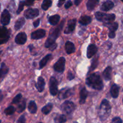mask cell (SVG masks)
I'll return each mask as SVG.
<instances>
[{
  "label": "cell",
  "mask_w": 123,
  "mask_h": 123,
  "mask_svg": "<svg viewBox=\"0 0 123 123\" xmlns=\"http://www.w3.org/2000/svg\"><path fill=\"white\" fill-rule=\"evenodd\" d=\"M65 1H66V0H59L58 3V6L59 7L62 6V5L64 3Z\"/></svg>",
  "instance_id": "obj_45"
},
{
  "label": "cell",
  "mask_w": 123,
  "mask_h": 123,
  "mask_svg": "<svg viewBox=\"0 0 123 123\" xmlns=\"http://www.w3.org/2000/svg\"><path fill=\"white\" fill-rule=\"evenodd\" d=\"M67 78H68V80H73V79L74 78V76L73 75V73H72V72H71L70 70L68 71V73H67Z\"/></svg>",
  "instance_id": "obj_40"
},
{
  "label": "cell",
  "mask_w": 123,
  "mask_h": 123,
  "mask_svg": "<svg viewBox=\"0 0 123 123\" xmlns=\"http://www.w3.org/2000/svg\"><path fill=\"white\" fill-rule=\"evenodd\" d=\"M119 91H120V87L117 84H114L112 85L111 88V94L113 98H117L119 95Z\"/></svg>",
  "instance_id": "obj_22"
},
{
  "label": "cell",
  "mask_w": 123,
  "mask_h": 123,
  "mask_svg": "<svg viewBox=\"0 0 123 123\" xmlns=\"http://www.w3.org/2000/svg\"><path fill=\"white\" fill-rule=\"evenodd\" d=\"M14 7H15V2L13 0H12L8 5V7L11 11H13V10L14 9Z\"/></svg>",
  "instance_id": "obj_39"
},
{
  "label": "cell",
  "mask_w": 123,
  "mask_h": 123,
  "mask_svg": "<svg viewBox=\"0 0 123 123\" xmlns=\"http://www.w3.org/2000/svg\"><path fill=\"white\" fill-rule=\"evenodd\" d=\"M25 108H26V101L25 100L22 101L20 104L18 105V108H17V111L19 113H21L25 110Z\"/></svg>",
  "instance_id": "obj_33"
},
{
  "label": "cell",
  "mask_w": 123,
  "mask_h": 123,
  "mask_svg": "<svg viewBox=\"0 0 123 123\" xmlns=\"http://www.w3.org/2000/svg\"><path fill=\"white\" fill-rule=\"evenodd\" d=\"M22 98V96L21 94H18L16 95L15 97L13 98V101H12V103L13 104H18L21 100Z\"/></svg>",
  "instance_id": "obj_36"
},
{
  "label": "cell",
  "mask_w": 123,
  "mask_h": 123,
  "mask_svg": "<svg viewBox=\"0 0 123 123\" xmlns=\"http://www.w3.org/2000/svg\"><path fill=\"white\" fill-rule=\"evenodd\" d=\"M18 123H26V120L24 115H22L21 117H20V118L18 120Z\"/></svg>",
  "instance_id": "obj_41"
},
{
  "label": "cell",
  "mask_w": 123,
  "mask_h": 123,
  "mask_svg": "<svg viewBox=\"0 0 123 123\" xmlns=\"http://www.w3.org/2000/svg\"><path fill=\"white\" fill-rule=\"evenodd\" d=\"M95 16L97 20L104 23L105 24L113 22L115 19V15L114 14H106L100 12H96L95 13Z\"/></svg>",
  "instance_id": "obj_4"
},
{
  "label": "cell",
  "mask_w": 123,
  "mask_h": 123,
  "mask_svg": "<svg viewBox=\"0 0 123 123\" xmlns=\"http://www.w3.org/2000/svg\"><path fill=\"white\" fill-rule=\"evenodd\" d=\"M40 20L39 19H37V20H36V21L34 22V23H33L34 26L35 28L37 27V26H38V25H39V24H40Z\"/></svg>",
  "instance_id": "obj_44"
},
{
  "label": "cell",
  "mask_w": 123,
  "mask_h": 123,
  "mask_svg": "<svg viewBox=\"0 0 123 123\" xmlns=\"http://www.w3.org/2000/svg\"><path fill=\"white\" fill-rule=\"evenodd\" d=\"M2 98H3V96L2 94V91H1V90H0V102L2 100Z\"/></svg>",
  "instance_id": "obj_47"
},
{
  "label": "cell",
  "mask_w": 123,
  "mask_h": 123,
  "mask_svg": "<svg viewBox=\"0 0 123 123\" xmlns=\"http://www.w3.org/2000/svg\"><path fill=\"white\" fill-rule=\"evenodd\" d=\"M87 96L88 91L86 90V88H83L80 91V100H79V103H80V105H83L85 103Z\"/></svg>",
  "instance_id": "obj_21"
},
{
  "label": "cell",
  "mask_w": 123,
  "mask_h": 123,
  "mask_svg": "<svg viewBox=\"0 0 123 123\" xmlns=\"http://www.w3.org/2000/svg\"><path fill=\"white\" fill-rule=\"evenodd\" d=\"M111 123H123V121L120 117H115L112 119Z\"/></svg>",
  "instance_id": "obj_38"
},
{
  "label": "cell",
  "mask_w": 123,
  "mask_h": 123,
  "mask_svg": "<svg viewBox=\"0 0 123 123\" xmlns=\"http://www.w3.org/2000/svg\"><path fill=\"white\" fill-rule=\"evenodd\" d=\"M51 58H52L51 54H48V55H46L43 59H42V60H41L39 62L40 68H43V67L46 65V64L48 63V61L51 59Z\"/></svg>",
  "instance_id": "obj_27"
},
{
  "label": "cell",
  "mask_w": 123,
  "mask_h": 123,
  "mask_svg": "<svg viewBox=\"0 0 123 123\" xmlns=\"http://www.w3.org/2000/svg\"><path fill=\"white\" fill-rule=\"evenodd\" d=\"M114 7V4L112 1L110 0H107L105 2H103L102 5L101 6L100 8L104 12H108V11L111 10L113 7Z\"/></svg>",
  "instance_id": "obj_18"
},
{
  "label": "cell",
  "mask_w": 123,
  "mask_h": 123,
  "mask_svg": "<svg viewBox=\"0 0 123 123\" xmlns=\"http://www.w3.org/2000/svg\"><path fill=\"white\" fill-rule=\"evenodd\" d=\"M35 0H25V4L26 6H30L31 5L33 4L34 1Z\"/></svg>",
  "instance_id": "obj_43"
},
{
  "label": "cell",
  "mask_w": 123,
  "mask_h": 123,
  "mask_svg": "<svg viewBox=\"0 0 123 123\" xmlns=\"http://www.w3.org/2000/svg\"><path fill=\"white\" fill-rule=\"evenodd\" d=\"M103 76L106 80H110L112 78V67L108 66L103 71Z\"/></svg>",
  "instance_id": "obj_23"
},
{
  "label": "cell",
  "mask_w": 123,
  "mask_h": 123,
  "mask_svg": "<svg viewBox=\"0 0 123 123\" xmlns=\"http://www.w3.org/2000/svg\"><path fill=\"white\" fill-rule=\"evenodd\" d=\"M55 123H64L67 121V117L65 115H58L54 118Z\"/></svg>",
  "instance_id": "obj_31"
},
{
  "label": "cell",
  "mask_w": 123,
  "mask_h": 123,
  "mask_svg": "<svg viewBox=\"0 0 123 123\" xmlns=\"http://www.w3.org/2000/svg\"><path fill=\"white\" fill-rule=\"evenodd\" d=\"M8 72V67L6 66L4 63H2L1 67L0 68V83L3 80L4 78H5L6 74Z\"/></svg>",
  "instance_id": "obj_20"
},
{
  "label": "cell",
  "mask_w": 123,
  "mask_h": 123,
  "mask_svg": "<svg viewBox=\"0 0 123 123\" xmlns=\"http://www.w3.org/2000/svg\"><path fill=\"white\" fill-rule=\"evenodd\" d=\"M25 23V19L24 18H20L16 22L15 25H14V28L16 31L20 30L22 28L24 25Z\"/></svg>",
  "instance_id": "obj_28"
},
{
  "label": "cell",
  "mask_w": 123,
  "mask_h": 123,
  "mask_svg": "<svg viewBox=\"0 0 123 123\" xmlns=\"http://www.w3.org/2000/svg\"><path fill=\"white\" fill-rule=\"evenodd\" d=\"M49 90L50 94L53 96H55L58 93V82L56 78L54 77H51L49 80Z\"/></svg>",
  "instance_id": "obj_7"
},
{
  "label": "cell",
  "mask_w": 123,
  "mask_h": 123,
  "mask_svg": "<svg viewBox=\"0 0 123 123\" xmlns=\"http://www.w3.org/2000/svg\"><path fill=\"white\" fill-rule=\"evenodd\" d=\"M60 19V16L58 14H55V15L51 16L49 17V19H48V21H49V23L50 25L55 26V25H57L58 24Z\"/></svg>",
  "instance_id": "obj_26"
},
{
  "label": "cell",
  "mask_w": 123,
  "mask_h": 123,
  "mask_svg": "<svg viewBox=\"0 0 123 123\" xmlns=\"http://www.w3.org/2000/svg\"><path fill=\"white\" fill-rule=\"evenodd\" d=\"M99 2V0H88L86 3V8L88 10L92 11L97 6Z\"/></svg>",
  "instance_id": "obj_24"
},
{
  "label": "cell",
  "mask_w": 123,
  "mask_h": 123,
  "mask_svg": "<svg viewBox=\"0 0 123 123\" xmlns=\"http://www.w3.org/2000/svg\"><path fill=\"white\" fill-rule=\"evenodd\" d=\"M36 87L37 90H38V92H43V90H44L45 87V82L44 79L42 78V76H40L37 79V82L36 85Z\"/></svg>",
  "instance_id": "obj_17"
},
{
  "label": "cell",
  "mask_w": 123,
  "mask_h": 123,
  "mask_svg": "<svg viewBox=\"0 0 123 123\" xmlns=\"http://www.w3.org/2000/svg\"></svg>",
  "instance_id": "obj_52"
},
{
  "label": "cell",
  "mask_w": 123,
  "mask_h": 123,
  "mask_svg": "<svg viewBox=\"0 0 123 123\" xmlns=\"http://www.w3.org/2000/svg\"><path fill=\"white\" fill-rule=\"evenodd\" d=\"M58 94V97L59 99H65L72 95V89L69 88H64L61 89Z\"/></svg>",
  "instance_id": "obj_11"
},
{
  "label": "cell",
  "mask_w": 123,
  "mask_h": 123,
  "mask_svg": "<svg viewBox=\"0 0 123 123\" xmlns=\"http://www.w3.org/2000/svg\"><path fill=\"white\" fill-rule=\"evenodd\" d=\"M72 2L70 1V0H68V1H67V2H66V4H65V8H66V9H68V8H69L70 7H72Z\"/></svg>",
  "instance_id": "obj_42"
},
{
  "label": "cell",
  "mask_w": 123,
  "mask_h": 123,
  "mask_svg": "<svg viewBox=\"0 0 123 123\" xmlns=\"http://www.w3.org/2000/svg\"><path fill=\"white\" fill-rule=\"evenodd\" d=\"M39 15V10L37 8H28L24 13V16L27 19H34Z\"/></svg>",
  "instance_id": "obj_10"
},
{
  "label": "cell",
  "mask_w": 123,
  "mask_h": 123,
  "mask_svg": "<svg viewBox=\"0 0 123 123\" xmlns=\"http://www.w3.org/2000/svg\"><path fill=\"white\" fill-rule=\"evenodd\" d=\"M16 109L13 106H10L8 108H6L4 111V113L7 115H11L12 114H13L15 112Z\"/></svg>",
  "instance_id": "obj_34"
},
{
  "label": "cell",
  "mask_w": 123,
  "mask_h": 123,
  "mask_svg": "<svg viewBox=\"0 0 123 123\" xmlns=\"http://www.w3.org/2000/svg\"><path fill=\"white\" fill-rule=\"evenodd\" d=\"M64 22L65 20L64 19L62 20V22H61L60 23V25L56 27L55 28H54V30H52V31L50 32V34H49V37H48V39L46 40L45 43V47L47 48H50L52 46H53L54 44H55V41L57 39L58 37H59V36L61 34V31H62V28L64 27Z\"/></svg>",
  "instance_id": "obj_2"
},
{
  "label": "cell",
  "mask_w": 123,
  "mask_h": 123,
  "mask_svg": "<svg viewBox=\"0 0 123 123\" xmlns=\"http://www.w3.org/2000/svg\"><path fill=\"white\" fill-rule=\"evenodd\" d=\"M10 36V32L5 26L0 27V45L6 43L8 40Z\"/></svg>",
  "instance_id": "obj_6"
},
{
  "label": "cell",
  "mask_w": 123,
  "mask_h": 123,
  "mask_svg": "<svg viewBox=\"0 0 123 123\" xmlns=\"http://www.w3.org/2000/svg\"><path fill=\"white\" fill-rule=\"evenodd\" d=\"M65 64H66V59H65V58H60L57 62L54 64V69L56 72H59V73H62L65 69Z\"/></svg>",
  "instance_id": "obj_8"
},
{
  "label": "cell",
  "mask_w": 123,
  "mask_h": 123,
  "mask_svg": "<svg viewBox=\"0 0 123 123\" xmlns=\"http://www.w3.org/2000/svg\"><path fill=\"white\" fill-rule=\"evenodd\" d=\"M25 1H20V2H19V7H18V10H17V12H16L17 14H19V13H20V12L23 10L24 6H25Z\"/></svg>",
  "instance_id": "obj_37"
},
{
  "label": "cell",
  "mask_w": 123,
  "mask_h": 123,
  "mask_svg": "<svg viewBox=\"0 0 123 123\" xmlns=\"http://www.w3.org/2000/svg\"><path fill=\"white\" fill-rule=\"evenodd\" d=\"M82 1V0H75L74 1V4H75L76 6H79Z\"/></svg>",
  "instance_id": "obj_46"
},
{
  "label": "cell",
  "mask_w": 123,
  "mask_h": 123,
  "mask_svg": "<svg viewBox=\"0 0 123 123\" xmlns=\"http://www.w3.org/2000/svg\"><path fill=\"white\" fill-rule=\"evenodd\" d=\"M0 9H1V5H0Z\"/></svg>",
  "instance_id": "obj_49"
},
{
  "label": "cell",
  "mask_w": 123,
  "mask_h": 123,
  "mask_svg": "<svg viewBox=\"0 0 123 123\" xmlns=\"http://www.w3.org/2000/svg\"><path fill=\"white\" fill-rule=\"evenodd\" d=\"M111 112V106L109 101L103 99L100 106L98 110V117L102 121H104L108 119Z\"/></svg>",
  "instance_id": "obj_3"
},
{
  "label": "cell",
  "mask_w": 123,
  "mask_h": 123,
  "mask_svg": "<svg viewBox=\"0 0 123 123\" xmlns=\"http://www.w3.org/2000/svg\"><path fill=\"white\" fill-rule=\"evenodd\" d=\"M92 21V18L88 16H83L80 17V19H79V23L81 24L82 25H87L90 24Z\"/></svg>",
  "instance_id": "obj_25"
},
{
  "label": "cell",
  "mask_w": 123,
  "mask_h": 123,
  "mask_svg": "<svg viewBox=\"0 0 123 123\" xmlns=\"http://www.w3.org/2000/svg\"><path fill=\"white\" fill-rule=\"evenodd\" d=\"M105 25L109 29V32L108 34L109 38H114L115 37V31L118 28V24L117 22H112L110 24H105Z\"/></svg>",
  "instance_id": "obj_9"
},
{
  "label": "cell",
  "mask_w": 123,
  "mask_h": 123,
  "mask_svg": "<svg viewBox=\"0 0 123 123\" xmlns=\"http://www.w3.org/2000/svg\"><path fill=\"white\" fill-rule=\"evenodd\" d=\"M46 36V31L43 29H39L31 33V38L34 40H38L43 38Z\"/></svg>",
  "instance_id": "obj_14"
},
{
  "label": "cell",
  "mask_w": 123,
  "mask_h": 123,
  "mask_svg": "<svg viewBox=\"0 0 123 123\" xmlns=\"http://www.w3.org/2000/svg\"><path fill=\"white\" fill-rule=\"evenodd\" d=\"M27 36L24 32H19L15 37V42L18 44H24L26 43Z\"/></svg>",
  "instance_id": "obj_15"
},
{
  "label": "cell",
  "mask_w": 123,
  "mask_h": 123,
  "mask_svg": "<svg viewBox=\"0 0 123 123\" xmlns=\"http://www.w3.org/2000/svg\"><path fill=\"white\" fill-rule=\"evenodd\" d=\"M0 53H1V51H0Z\"/></svg>",
  "instance_id": "obj_53"
},
{
  "label": "cell",
  "mask_w": 123,
  "mask_h": 123,
  "mask_svg": "<svg viewBox=\"0 0 123 123\" xmlns=\"http://www.w3.org/2000/svg\"><path fill=\"white\" fill-rule=\"evenodd\" d=\"M76 109V106L74 103L70 101H65L61 106V109L63 112L68 115L73 112Z\"/></svg>",
  "instance_id": "obj_5"
},
{
  "label": "cell",
  "mask_w": 123,
  "mask_h": 123,
  "mask_svg": "<svg viewBox=\"0 0 123 123\" xmlns=\"http://www.w3.org/2000/svg\"></svg>",
  "instance_id": "obj_51"
},
{
  "label": "cell",
  "mask_w": 123,
  "mask_h": 123,
  "mask_svg": "<svg viewBox=\"0 0 123 123\" xmlns=\"http://www.w3.org/2000/svg\"><path fill=\"white\" fill-rule=\"evenodd\" d=\"M86 84L95 90L100 91L103 88V83L100 76L97 73H92L86 79Z\"/></svg>",
  "instance_id": "obj_1"
},
{
  "label": "cell",
  "mask_w": 123,
  "mask_h": 123,
  "mask_svg": "<svg viewBox=\"0 0 123 123\" xmlns=\"http://www.w3.org/2000/svg\"><path fill=\"white\" fill-rule=\"evenodd\" d=\"M76 25V19L74 18V19L68 20V23H67V28L64 30V33L70 34L73 32L75 29Z\"/></svg>",
  "instance_id": "obj_13"
},
{
  "label": "cell",
  "mask_w": 123,
  "mask_h": 123,
  "mask_svg": "<svg viewBox=\"0 0 123 123\" xmlns=\"http://www.w3.org/2000/svg\"><path fill=\"white\" fill-rule=\"evenodd\" d=\"M121 1H122V2H123V0H121Z\"/></svg>",
  "instance_id": "obj_48"
},
{
  "label": "cell",
  "mask_w": 123,
  "mask_h": 123,
  "mask_svg": "<svg viewBox=\"0 0 123 123\" xmlns=\"http://www.w3.org/2000/svg\"><path fill=\"white\" fill-rule=\"evenodd\" d=\"M97 50H98L97 47L95 44H90L87 48V52H86V56L88 58H92L97 53Z\"/></svg>",
  "instance_id": "obj_16"
},
{
  "label": "cell",
  "mask_w": 123,
  "mask_h": 123,
  "mask_svg": "<svg viewBox=\"0 0 123 123\" xmlns=\"http://www.w3.org/2000/svg\"><path fill=\"white\" fill-rule=\"evenodd\" d=\"M98 56L95 58H94V60H92V63L91 64V67H90V69L89 70V72H91V71H93L95 68L97 67V65H98Z\"/></svg>",
  "instance_id": "obj_35"
},
{
  "label": "cell",
  "mask_w": 123,
  "mask_h": 123,
  "mask_svg": "<svg viewBox=\"0 0 123 123\" xmlns=\"http://www.w3.org/2000/svg\"><path fill=\"white\" fill-rule=\"evenodd\" d=\"M28 111L31 114H36L37 110V106L36 103L34 101H30L28 104Z\"/></svg>",
  "instance_id": "obj_29"
},
{
  "label": "cell",
  "mask_w": 123,
  "mask_h": 123,
  "mask_svg": "<svg viewBox=\"0 0 123 123\" xmlns=\"http://www.w3.org/2000/svg\"><path fill=\"white\" fill-rule=\"evenodd\" d=\"M0 123H1V120H0Z\"/></svg>",
  "instance_id": "obj_50"
},
{
  "label": "cell",
  "mask_w": 123,
  "mask_h": 123,
  "mask_svg": "<svg viewBox=\"0 0 123 123\" xmlns=\"http://www.w3.org/2000/svg\"><path fill=\"white\" fill-rule=\"evenodd\" d=\"M52 4V0H43V3L42 4V8L43 10L46 11L50 8Z\"/></svg>",
  "instance_id": "obj_32"
},
{
  "label": "cell",
  "mask_w": 123,
  "mask_h": 123,
  "mask_svg": "<svg viewBox=\"0 0 123 123\" xmlns=\"http://www.w3.org/2000/svg\"><path fill=\"white\" fill-rule=\"evenodd\" d=\"M10 14L7 9H5L2 12L1 17V22L4 26L7 25L10 22Z\"/></svg>",
  "instance_id": "obj_12"
},
{
  "label": "cell",
  "mask_w": 123,
  "mask_h": 123,
  "mask_svg": "<svg viewBox=\"0 0 123 123\" xmlns=\"http://www.w3.org/2000/svg\"><path fill=\"white\" fill-rule=\"evenodd\" d=\"M65 49H66L67 54L68 55L74 53L76 50L74 44L70 41H67L65 44Z\"/></svg>",
  "instance_id": "obj_19"
},
{
  "label": "cell",
  "mask_w": 123,
  "mask_h": 123,
  "mask_svg": "<svg viewBox=\"0 0 123 123\" xmlns=\"http://www.w3.org/2000/svg\"><path fill=\"white\" fill-rule=\"evenodd\" d=\"M53 108V104L51 103H49L44 106L43 108L42 109V112L43 114L44 115H48L50 112L51 110Z\"/></svg>",
  "instance_id": "obj_30"
}]
</instances>
